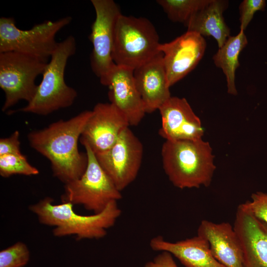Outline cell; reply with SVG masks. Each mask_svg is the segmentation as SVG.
<instances>
[{
    "instance_id": "6da1fadb",
    "label": "cell",
    "mask_w": 267,
    "mask_h": 267,
    "mask_svg": "<svg viewBox=\"0 0 267 267\" xmlns=\"http://www.w3.org/2000/svg\"><path fill=\"white\" fill-rule=\"evenodd\" d=\"M91 113L86 110L28 134L31 147L50 161L54 177L64 184L79 178L86 170L88 156L79 151L78 142Z\"/></svg>"
},
{
    "instance_id": "7a4b0ae2",
    "label": "cell",
    "mask_w": 267,
    "mask_h": 267,
    "mask_svg": "<svg viewBox=\"0 0 267 267\" xmlns=\"http://www.w3.org/2000/svg\"><path fill=\"white\" fill-rule=\"evenodd\" d=\"M53 203L52 198L46 197L30 205L29 209L37 216L41 223L54 226L53 234L58 237L75 235L78 240L102 238L121 214L116 201L109 203L99 213L87 216L76 213L70 203Z\"/></svg>"
},
{
    "instance_id": "3957f363",
    "label": "cell",
    "mask_w": 267,
    "mask_h": 267,
    "mask_svg": "<svg viewBox=\"0 0 267 267\" xmlns=\"http://www.w3.org/2000/svg\"><path fill=\"white\" fill-rule=\"evenodd\" d=\"M161 156L164 170L175 186L184 189L210 185L216 166L208 142L202 138L166 140Z\"/></svg>"
},
{
    "instance_id": "277c9868",
    "label": "cell",
    "mask_w": 267,
    "mask_h": 267,
    "mask_svg": "<svg viewBox=\"0 0 267 267\" xmlns=\"http://www.w3.org/2000/svg\"><path fill=\"white\" fill-rule=\"evenodd\" d=\"M76 50V40L73 36L58 43L33 98L17 112L45 116L73 104L78 93L66 84L64 74L67 61Z\"/></svg>"
},
{
    "instance_id": "5b68a950",
    "label": "cell",
    "mask_w": 267,
    "mask_h": 267,
    "mask_svg": "<svg viewBox=\"0 0 267 267\" xmlns=\"http://www.w3.org/2000/svg\"><path fill=\"white\" fill-rule=\"evenodd\" d=\"M160 44L148 19L121 14L115 26L113 60L117 65L134 70L158 54Z\"/></svg>"
},
{
    "instance_id": "8992f818",
    "label": "cell",
    "mask_w": 267,
    "mask_h": 267,
    "mask_svg": "<svg viewBox=\"0 0 267 267\" xmlns=\"http://www.w3.org/2000/svg\"><path fill=\"white\" fill-rule=\"evenodd\" d=\"M72 20L66 16L55 21L45 20L28 30L16 25L14 18H0V53L14 51L48 61L58 42L55 36Z\"/></svg>"
},
{
    "instance_id": "52a82bcc",
    "label": "cell",
    "mask_w": 267,
    "mask_h": 267,
    "mask_svg": "<svg viewBox=\"0 0 267 267\" xmlns=\"http://www.w3.org/2000/svg\"><path fill=\"white\" fill-rule=\"evenodd\" d=\"M84 147L88 156L86 170L79 178L64 184L61 199L62 202L81 205L86 210L97 214L122 196L99 165L93 152L89 146Z\"/></svg>"
},
{
    "instance_id": "ba28073f",
    "label": "cell",
    "mask_w": 267,
    "mask_h": 267,
    "mask_svg": "<svg viewBox=\"0 0 267 267\" xmlns=\"http://www.w3.org/2000/svg\"><path fill=\"white\" fill-rule=\"evenodd\" d=\"M47 63L17 52L0 53V88L5 94L3 112L21 100H32L38 87L36 79L43 74Z\"/></svg>"
},
{
    "instance_id": "9c48e42d",
    "label": "cell",
    "mask_w": 267,
    "mask_h": 267,
    "mask_svg": "<svg viewBox=\"0 0 267 267\" xmlns=\"http://www.w3.org/2000/svg\"><path fill=\"white\" fill-rule=\"evenodd\" d=\"M95 19L89 37L92 45L90 66L94 74L104 85L116 64L112 59L114 29L122 14L112 0H91Z\"/></svg>"
},
{
    "instance_id": "30bf717a",
    "label": "cell",
    "mask_w": 267,
    "mask_h": 267,
    "mask_svg": "<svg viewBox=\"0 0 267 267\" xmlns=\"http://www.w3.org/2000/svg\"><path fill=\"white\" fill-rule=\"evenodd\" d=\"M95 155L100 166L121 192L137 176L142 159L143 146L128 127L109 150Z\"/></svg>"
},
{
    "instance_id": "8fae6325",
    "label": "cell",
    "mask_w": 267,
    "mask_h": 267,
    "mask_svg": "<svg viewBox=\"0 0 267 267\" xmlns=\"http://www.w3.org/2000/svg\"><path fill=\"white\" fill-rule=\"evenodd\" d=\"M130 126L124 113L112 103L96 104L80 138L95 154L109 150L121 133Z\"/></svg>"
},
{
    "instance_id": "7c38bea8",
    "label": "cell",
    "mask_w": 267,
    "mask_h": 267,
    "mask_svg": "<svg viewBox=\"0 0 267 267\" xmlns=\"http://www.w3.org/2000/svg\"><path fill=\"white\" fill-rule=\"evenodd\" d=\"M206 48L204 38L190 31H187L171 42L160 44L159 51L163 55L170 87L194 69L202 58Z\"/></svg>"
},
{
    "instance_id": "4fadbf2b",
    "label": "cell",
    "mask_w": 267,
    "mask_h": 267,
    "mask_svg": "<svg viewBox=\"0 0 267 267\" xmlns=\"http://www.w3.org/2000/svg\"><path fill=\"white\" fill-rule=\"evenodd\" d=\"M243 254V267H267V224L242 204L236 210L233 225Z\"/></svg>"
},
{
    "instance_id": "5bb4252c",
    "label": "cell",
    "mask_w": 267,
    "mask_h": 267,
    "mask_svg": "<svg viewBox=\"0 0 267 267\" xmlns=\"http://www.w3.org/2000/svg\"><path fill=\"white\" fill-rule=\"evenodd\" d=\"M158 110L162 119L159 134L166 140L202 138L201 121L185 98L171 96Z\"/></svg>"
},
{
    "instance_id": "9a60e30c",
    "label": "cell",
    "mask_w": 267,
    "mask_h": 267,
    "mask_svg": "<svg viewBox=\"0 0 267 267\" xmlns=\"http://www.w3.org/2000/svg\"><path fill=\"white\" fill-rule=\"evenodd\" d=\"M163 57L160 51L134 70L135 84L146 113L159 109L171 97Z\"/></svg>"
},
{
    "instance_id": "2e32d148",
    "label": "cell",
    "mask_w": 267,
    "mask_h": 267,
    "mask_svg": "<svg viewBox=\"0 0 267 267\" xmlns=\"http://www.w3.org/2000/svg\"><path fill=\"white\" fill-rule=\"evenodd\" d=\"M104 86L110 89V102L126 116L130 126H137L146 113L135 84L134 70L116 65Z\"/></svg>"
},
{
    "instance_id": "e0dca14e",
    "label": "cell",
    "mask_w": 267,
    "mask_h": 267,
    "mask_svg": "<svg viewBox=\"0 0 267 267\" xmlns=\"http://www.w3.org/2000/svg\"><path fill=\"white\" fill-rule=\"evenodd\" d=\"M197 235L208 241L214 258L225 267H243V254L237 234L228 222L203 220Z\"/></svg>"
},
{
    "instance_id": "ac0fdd59",
    "label": "cell",
    "mask_w": 267,
    "mask_h": 267,
    "mask_svg": "<svg viewBox=\"0 0 267 267\" xmlns=\"http://www.w3.org/2000/svg\"><path fill=\"white\" fill-rule=\"evenodd\" d=\"M149 245L153 250L169 252L185 267H225L213 256L207 240L198 235L175 242L157 236Z\"/></svg>"
},
{
    "instance_id": "d6986e66",
    "label": "cell",
    "mask_w": 267,
    "mask_h": 267,
    "mask_svg": "<svg viewBox=\"0 0 267 267\" xmlns=\"http://www.w3.org/2000/svg\"><path fill=\"white\" fill-rule=\"evenodd\" d=\"M228 3L227 0H211L186 25L187 31L195 32L203 37L211 36L216 40L219 48L221 47L230 36V29L223 17Z\"/></svg>"
},
{
    "instance_id": "ffe728a7",
    "label": "cell",
    "mask_w": 267,
    "mask_h": 267,
    "mask_svg": "<svg viewBox=\"0 0 267 267\" xmlns=\"http://www.w3.org/2000/svg\"><path fill=\"white\" fill-rule=\"evenodd\" d=\"M247 44L244 31L240 30L236 36H229L213 57L216 66L222 70L226 77L227 92L230 94H237L235 71L240 65L239 54Z\"/></svg>"
},
{
    "instance_id": "44dd1931",
    "label": "cell",
    "mask_w": 267,
    "mask_h": 267,
    "mask_svg": "<svg viewBox=\"0 0 267 267\" xmlns=\"http://www.w3.org/2000/svg\"><path fill=\"white\" fill-rule=\"evenodd\" d=\"M211 0H158L168 17L185 26L191 18L205 7Z\"/></svg>"
},
{
    "instance_id": "7402d4cb",
    "label": "cell",
    "mask_w": 267,
    "mask_h": 267,
    "mask_svg": "<svg viewBox=\"0 0 267 267\" xmlns=\"http://www.w3.org/2000/svg\"><path fill=\"white\" fill-rule=\"evenodd\" d=\"M39 174V170L31 165L22 154L0 156V175L3 178L14 175L30 176Z\"/></svg>"
},
{
    "instance_id": "603a6c76",
    "label": "cell",
    "mask_w": 267,
    "mask_h": 267,
    "mask_svg": "<svg viewBox=\"0 0 267 267\" xmlns=\"http://www.w3.org/2000/svg\"><path fill=\"white\" fill-rule=\"evenodd\" d=\"M27 246L18 241L0 252V267H23L30 260Z\"/></svg>"
},
{
    "instance_id": "cb8c5ba5",
    "label": "cell",
    "mask_w": 267,
    "mask_h": 267,
    "mask_svg": "<svg viewBox=\"0 0 267 267\" xmlns=\"http://www.w3.org/2000/svg\"><path fill=\"white\" fill-rule=\"evenodd\" d=\"M255 217L267 224V193L258 191L253 193L251 200L242 203Z\"/></svg>"
},
{
    "instance_id": "d4e9b609",
    "label": "cell",
    "mask_w": 267,
    "mask_h": 267,
    "mask_svg": "<svg viewBox=\"0 0 267 267\" xmlns=\"http://www.w3.org/2000/svg\"><path fill=\"white\" fill-rule=\"evenodd\" d=\"M266 6L264 0H244L239 5L240 30L245 31L254 13L263 10Z\"/></svg>"
},
{
    "instance_id": "484cf974",
    "label": "cell",
    "mask_w": 267,
    "mask_h": 267,
    "mask_svg": "<svg viewBox=\"0 0 267 267\" xmlns=\"http://www.w3.org/2000/svg\"><path fill=\"white\" fill-rule=\"evenodd\" d=\"M20 133L14 132L9 136L0 139V156L5 154H22L20 148Z\"/></svg>"
},
{
    "instance_id": "4316f807",
    "label": "cell",
    "mask_w": 267,
    "mask_h": 267,
    "mask_svg": "<svg viewBox=\"0 0 267 267\" xmlns=\"http://www.w3.org/2000/svg\"><path fill=\"white\" fill-rule=\"evenodd\" d=\"M143 267H178L173 255L169 252L162 251L152 261L145 264Z\"/></svg>"
}]
</instances>
